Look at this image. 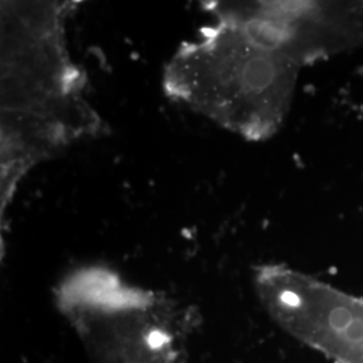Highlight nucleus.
Listing matches in <instances>:
<instances>
[{
    "label": "nucleus",
    "mask_w": 363,
    "mask_h": 363,
    "mask_svg": "<svg viewBox=\"0 0 363 363\" xmlns=\"http://www.w3.org/2000/svg\"><path fill=\"white\" fill-rule=\"evenodd\" d=\"M1 201L42 159L100 120L66 49L70 1L1 3Z\"/></svg>",
    "instance_id": "1"
},
{
    "label": "nucleus",
    "mask_w": 363,
    "mask_h": 363,
    "mask_svg": "<svg viewBox=\"0 0 363 363\" xmlns=\"http://www.w3.org/2000/svg\"><path fill=\"white\" fill-rule=\"evenodd\" d=\"M298 65L226 21L184 42L163 73L169 99L250 140L281 125Z\"/></svg>",
    "instance_id": "2"
},
{
    "label": "nucleus",
    "mask_w": 363,
    "mask_h": 363,
    "mask_svg": "<svg viewBox=\"0 0 363 363\" xmlns=\"http://www.w3.org/2000/svg\"><path fill=\"white\" fill-rule=\"evenodd\" d=\"M256 289L291 335L337 363H363V300L284 267H262Z\"/></svg>",
    "instance_id": "3"
},
{
    "label": "nucleus",
    "mask_w": 363,
    "mask_h": 363,
    "mask_svg": "<svg viewBox=\"0 0 363 363\" xmlns=\"http://www.w3.org/2000/svg\"><path fill=\"white\" fill-rule=\"evenodd\" d=\"M216 19L244 28L298 65L337 48V39L361 38L362 9L318 3H203Z\"/></svg>",
    "instance_id": "4"
}]
</instances>
